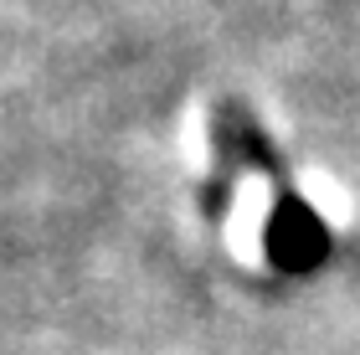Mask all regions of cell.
I'll use <instances>...</instances> for the list:
<instances>
[{"label": "cell", "instance_id": "obj_1", "mask_svg": "<svg viewBox=\"0 0 360 355\" xmlns=\"http://www.w3.org/2000/svg\"><path fill=\"white\" fill-rule=\"evenodd\" d=\"M324 247H330V232H324V221L309 212L304 201H283L278 206V217H273V227H268V252L278 257L283 268H314Z\"/></svg>", "mask_w": 360, "mask_h": 355}]
</instances>
